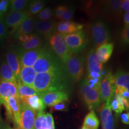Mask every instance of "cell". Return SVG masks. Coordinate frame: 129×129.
<instances>
[{
  "instance_id": "6da1fadb",
  "label": "cell",
  "mask_w": 129,
  "mask_h": 129,
  "mask_svg": "<svg viewBox=\"0 0 129 129\" xmlns=\"http://www.w3.org/2000/svg\"><path fill=\"white\" fill-rule=\"evenodd\" d=\"M70 80L64 68L44 73L37 74L32 87L39 94L49 91H66L69 89Z\"/></svg>"
},
{
  "instance_id": "7a4b0ae2",
  "label": "cell",
  "mask_w": 129,
  "mask_h": 129,
  "mask_svg": "<svg viewBox=\"0 0 129 129\" xmlns=\"http://www.w3.org/2000/svg\"><path fill=\"white\" fill-rule=\"evenodd\" d=\"M32 68L37 74L44 73L63 68V64L48 46L42 47L40 54Z\"/></svg>"
},
{
  "instance_id": "3957f363",
  "label": "cell",
  "mask_w": 129,
  "mask_h": 129,
  "mask_svg": "<svg viewBox=\"0 0 129 129\" xmlns=\"http://www.w3.org/2000/svg\"><path fill=\"white\" fill-rule=\"evenodd\" d=\"M63 68L70 81L78 82L84 75V59L78 54H72L63 63Z\"/></svg>"
},
{
  "instance_id": "277c9868",
  "label": "cell",
  "mask_w": 129,
  "mask_h": 129,
  "mask_svg": "<svg viewBox=\"0 0 129 129\" xmlns=\"http://www.w3.org/2000/svg\"><path fill=\"white\" fill-rule=\"evenodd\" d=\"M66 34L55 32L48 40L49 47L63 64L72 55L64 41Z\"/></svg>"
},
{
  "instance_id": "5b68a950",
  "label": "cell",
  "mask_w": 129,
  "mask_h": 129,
  "mask_svg": "<svg viewBox=\"0 0 129 129\" xmlns=\"http://www.w3.org/2000/svg\"><path fill=\"white\" fill-rule=\"evenodd\" d=\"M90 33L96 48L110 41V32L106 24L103 21L97 20L93 22L90 26Z\"/></svg>"
},
{
  "instance_id": "8992f818",
  "label": "cell",
  "mask_w": 129,
  "mask_h": 129,
  "mask_svg": "<svg viewBox=\"0 0 129 129\" xmlns=\"http://www.w3.org/2000/svg\"><path fill=\"white\" fill-rule=\"evenodd\" d=\"M80 93L90 111H94V109L99 107L102 102L99 91L88 87L85 80H83L81 83Z\"/></svg>"
},
{
  "instance_id": "52a82bcc",
  "label": "cell",
  "mask_w": 129,
  "mask_h": 129,
  "mask_svg": "<svg viewBox=\"0 0 129 129\" xmlns=\"http://www.w3.org/2000/svg\"><path fill=\"white\" fill-rule=\"evenodd\" d=\"M64 41L72 54H78L85 49L87 45V36L84 30L67 34Z\"/></svg>"
},
{
  "instance_id": "ba28073f",
  "label": "cell",
  "mask_w": 129,
  "mask_h": 129,
  "mask_svg": "<svg viewBox=\"0 0 129 129\" xmlns=\"http://www.w3.org/2000/svg\"><path fill=\"white\" fill-rule=\"evenodd\" d=\"M21 101L19 96H12L8 98L3 103L6 109L7 118L13 122L15 128L19 127L20 112Z\"/></svg>"
},
{
  "instance_id": "9c48e42d",
  "label": "cell",
  "mask_w": 129,
  "mask_h": 129,
  "mask_svg": "<svg viewBox=\"0 0 129 129\" xmlns=\"http://www.w3.org/2000/svg\"><path fill=\"white\" fill-rule=\"evenodd\" d=\"M115 88L114 75L110 71H108L101 79L99 90L101 102H110L115 93Z\"/></svg>"
},
{
  "instance_id": "30bf717a",
  "label": "cell",
  "mask_w": 129,
  "mask_h": 129,
  "mask_svg": "<svg viewBox=\"0 0 129 129\" xmlns=\"http://www.w3.org/2000/svg\"><path fill=\"white\" fill-rule=\"evenodd\" d=\"M37 113L21 101L19 127L21 129H35L34 122Z\"/></svg>"
},
{
  "instance_id": "8fae6325",
  "label": "cell",
  "mask_w": 129,
  "mask_h": 129,
  "mask_svg": "<svg viewBox=\"0 0 129 129\" xmlns=\"http://www.w3.org/2000/svg\"><path fill=\"white\" fill-rule=\"evenodd\" d=\"M30 16L31 15L28 11L25 10L20 12H9L4 17V24L7 29L10 28L12 29L10 34H14L21 23Z\"/></svg>"
},
{
  "instance_id": "7c38bea8",
  "label": "cell",
  "mask_w": 129,
  "mask_h": 129,
  "mask_svg": "<svg viewBox=\"0 0 129 129\" xmlns=\"http://www.w3.org/2000/svg\"><path fill=\"white\" fill-rule=\"evenodd\" d=\"M41 47L29 50L17 48L19 62L21 67H32L36 62L41 51Z\"/></svg>"
},
{
  "instance_id": "4fadbf2b",
  "label": "cell",
  "mask_w": 129,
  "mask_h": 129,
  "mask_svg": "<svg viewBox=\"0 0 129 129\" xmlns=\"http://www.w3.org/2000/svg\"><path fill=\"white\" fill-rule=\"evenodd\" d=\"M56 23L53 20L37 21L35 22V34L44 40L49 39L56 32Z\"/></svg>"
},
{
  "instance_id": "5bb4252c",
  "label": "cell",
  "mask_w": 129,
  "mask_h": 129,
  "mask_svg": "<svg viewBox=\"0 0 129 129\" xmlns=\"http://www.w3.org/2000/svg\"><path fill=\"white\" fill-rule=\"evenodd\" d=\"M40 96L45 105L50 107L59 103L66 102L69 98L68 93L66 91H49L40 94Z\"/></svg>"
},
{
  "instance_id": "9a60e30c",
  "label": "cell",
  "mask_w": 129,
  "mask_h": 129,
  "mask_svg": "<svg viewBox=\"0 0 129 129\" xmlns=\"http://www.w3.org/2000/svg\"><path fill=\"white\" fill-rule=\"evenodd\" d=\"M102 129H114V122L110 102H105L102 105L99 109Z\"/></svg>"
},
{
  "instance_id": "2e32d148",
  "label": "cell",
  "mask_w": 129,
  "mask_h": 129,
  "mask_svg": "<svg viewBox=\"0 0 129 129\" xmlns=\"http://www.w3.org/2000/svg\"><path fill=\"white\" fill-rule=\"evenodd\" d=\"M12 96H18L17 83L0 81V105Z\"/></svg>"
},
{
  "instance_id": "e0dca14e",
  "label": "cell",
  "mask_w": 129,
  "mask_h": 129,
  "mask_svg": "<svg viewBox=\"0 0 129 129\" xmlns=\"http://www.w3.org/2000/svg\"><path fill=\"white\" fill-rule=\"evenodd\" d=\"M5 57H6V60H5L6 62H7L8 65L12 69L14 75L17 78L20 72L21 66L19 62L17 49L13 47L8 48L5 54Z\"/></svg>"
},
{
  "instance_id": "ac0fdd59",
  "label": "cell",
  "mask_w": 129,
  "mask_h": 129,
  "mask_svg": "<svg viewBox=\"0 0 129 129\" xmlns=\"http://www.w3.org/2000/svg\"><path fill=\"white\" fill-rule=\"evenodd\" d=\"M84 25L75 23L72 21H64L56 23V32L63 34H71L75 33L83 29Z\"/></svg>"
},
{
  "instance_id": "d6986e66",
  "label": "cell",
  "mask_w": 129,
  "mask_h": 129,
  "mask_svg": "<svg viewBox=\"0 0 129 129\" xmlns=\"http://www.w3.org/2000/svg\"><path fill=\"white\" fill-rule=\"evenodd\" d=\"M114 47V45L112 43H107L96 48L95 54L98 60L101 63H105L109 60L113 53Z\"/></svg>"
},
{
  "instance_id": "ffe728a7",
  "label": "cell",
  "mask_w": 129,
  "mask_h": 129,
  "mask_svg": "<svg viewBox=\"0 0 129 129\" xmlns=\"http://www.w3.org/2000/svg\"><path fill=\"white\" fill-rule=\"evenodd\" d=\"M37 73L32 67H21L17 77V82L23 84L32 86Z\"/></svg>"
},
{
  "instance_id": "44dd1931",
  "label": "cell",
  "mask_w": 129,
  "mask_h": 129,
  "mask_svg": "<svg viewBox=\"0 0 129 129\" xmlns=\"http://www.w3.org/2000/svg\"><path fill=\"white\" fill-rule=\"evenodd\" d=\"M87 73L90 72H96L101 74L104 69L103 64L97 59L94 49L90 50L87 56Z\"/></svg>"
},
{
  "instance_id": "7402d4cb",
  "label": "cell",
  "mask_w": 129,
  "mask_h": 129,
  "mask_svg": "<svg viewBox=\"0 0 129 129\" xmlns=\"http://www.w3.org/2000/svg\"><path fill=\"white\" fill-rule=\"evenodd\" d=\"M0 81L17 84V77L4 59L1 60L0 62Z\"/></svg>"
},
{
  "instance_id": "603a6c76",
  "label": "cell",
  "mask_w": 129,
  "mask_h": 129,
  "mask_svg": "<svg viewBox=\"0 0 129 129\" xmlns=\"http://www.w3.org/2000/svg\"><path fill=\"white\" fill-rule=\"evenodd\" d=\"M20 101L25 103L29 107L37 112L44 111L46 108L40 94L28 97L25 99H20Z\"/></svg>"
},
{
  "instance_id": "cb8c5ba5",
  "label": "cell",
  "mask_w": 129,
  "mask_h": 129,
  "mask_svg": "<svg viewBox=\"0 0 129 129\" xmlns=\"http://www.w3.org/2000/svg\"><path fill=\"white\" fill-rule=\"evenodd\" d=\"M44 40L36 34H31L29 35V39L25 43L20 44L19 48L25 50H29L43 47Z\"/></svg>"
},
{
  "instance_id": "d4e9b609",
  "label": "cell",
  "mask_w": 129,
  "mask_h": 129,
  "mask_svg": "<svg viewBox=\"0 0 129 129\" xmlns=\"http://www.w3.org/2000/svg\"><path fill=\"white\" fill-rule=\"evenodd\" d=\"M35 22L33 17H32L31 16H29L28 18L26 19L21 23L20 26L14 34V37L20 34H31L34 29Z\"/></svg>"
},
{
  "instance_id": "484cf974",
  "label": "cell",
  "mask_w": 129,
  "mask_h": 129,
  "mask_svg": "<svg viewBox=\"0 0 129 129\" xmlns=\"http://www.w3.org/2000/svg\"><path fill=\"white\" fill-rule=\"evenodd\" d=\"M121 0H110L106 1L104 6L105 12L109 15L115 17L120 16L122 13L121 9Z\"/></svg>"
},
{
  "instance_id": "4316f807",
  "label": "cell",
  "mask_w": 129,
  "mask_h": 129,
  "mask_svg": "<svg viewBox=\"0 0 129 129\" xmlns=\"http://www.w3.org/2000/svg\"><path fill=\"white\" fill-rule=\"evenodd\" d=\"M115 87L124 88L129 90V74L124 70H119L114 75Z\"/></svg>"
},
{
  "instance_id": "83f0119b",
  "label": "cell",
  "mask_w": 129,
  "mask_h": 129,
  "mask_svg": "<svg viewBox=\"0 0 129 129\" xmlns=\"http://www.w3.org/2000/svg\"><path fill=\"white\" fill-rule=\"evenodd\" d=\"M17 94L20 99H23L28 97L40 94L32 86L23 84L17 82Z\"/></svg>"
},
{
  "instance_id": "f1b7e54d",
  "label": "cell",
  "mask_w": 129,
  "mask_h": 129,
  "mask_svg": "<svg viewBox=\"0 0 129 129\" xmlns=\"http://www.w3.org/2000/svg\"><path fill=\"white\" fill-rule=\"evenodd\" d=\"M83 125L90 129H98L99 128V121L94 111H90L85 116Z\"/></svg>"
},
{
  "instance_id": "f546056e",
  "label": "cell",
  "mask_w": 129,
  "mask_h": 129,
  "mask_svg": "<svg viewBox=\"0 0 129 129\" xmlns=\"http://www.w3.org/2000/svg\"><path fill=\"white\" fill-rule=\"evenodd\" d=\"M46 2L42 0H35L29 1L28 5V13L30 15L38 14L44 9Z\"/></svg>"
},
{
  "instance_id": "4dcf8cb0",
  "label": "cell",
  "mask_w": 129,
  "mask_h": 129,
  "mask_svg": "<svg viewBox=\"0 0 129 129\" xmlns=\"http://www.w3.org/2000/svg\"><path fill=\"white\" fill-rule=\"evenodd\" d=\"M29 1L28 0H12L10 1V12L24 11L28 7Z\"/></svg>"
},
{
  "instance_id": "1f68e13d",
  "label": "cell",
  "mask_w": 129,
  "mask_h": 129,
  "mask_svg": "<svg viewBox=\"0 0 129 129\" xmlns=\"http://www.w3.org/2000/svg\"><path fill=\"white\" fill-rule=\"evenodd\" d=\"M35 129H48L46 113L44 111L37 112L34 122Z\"/></svg>"
},
{
  "instance_id": "d6a6232c",
  "label": "cell",
  "mask_w": 129,
  "mask_h": 129,
  "mask_svg": "<svg viewBox=\"0 0 129 129\" xmlns=\"http://www.w3.org/2000/svg\"><path fill=\"white\" fill-rule=\"evenodd\" d=\"M53 14L54 12L52 9L50 7H46L37 14V18L39 19L40 21L50 20V19L53 17Z\"/></svg>"
},
{
  "instance_id": "836d02e7",
  "label": "cell",
  "mask_w": 129,
  "mask_h": 129,
  "mask_svg": "<svg viewBox=\"0 0 129 129\" xmlns=\"http://www.w3.org/2000/svg\"><path fill=\"white\" fill-rule=\"evenodd\" d=\"M110 108L111 110L114 111L116 114H120L122 111L125 110L124 106L114 96L110 102Z\"/></svg>"
},
{
  "instance_id": "e575fe53",
  "label": "cell",
  "mask_w": 129,
  "mask_h": 129,
  "mask_svg": "<svg viewBox=\"0 0 129 129\" xmlns=\"http://www.w3.org/2000/svg\"><path fill=\"white\" fill-rule=\"evenodd\" d=\"M9 33L8 29L4 24V17H0V44L7 39Z\"/></svg>"
},
{
  "instance_id": "d590c367",
  "label": "cell",
  "mask_w": 129,
  "mask_h": 129,
  "mask_svg": "<svg viewBox=\"0 0 129 129\" xmlns=\"http://www.w3.org/2000/svg\"><path fill=\"white\" fill-rule=\"evenodd\" d=\"M85 80L86 81L88 87L91 88V89L99 90V91L101 79L88 78V77H87V78L85 79Z\"/></svg>"
},
{
  "instance_id": "8d00e7d4",
  "label": "cell",
  "mask_w": 129,
  "mask_h": 129,
  "mask_svg": "<svg viewBox=\"0 0 129 129\" xmlns=\"http://www.w3.org/2000/svg\"><path fill=\"white\" fill-rule=\"evenodd\" d=\"M74 12H75V9H74V7H68L67 10L63 14V15L60 18V20L62 22L70 21L71 19H72V16L74 15Z\"/></svg>"
},
{
  "instance_id": "74e56055",
  "label": "cell",
  "mask_w": 129,
  "mask_h": 129,
  "mask_svg": "<svg viewBox=\"0 0 129 129\" xmlns=\"http://www.w3.org/2000/svg\"><path fill=\"white\" fill-rule=\"evenodd\" d=\"M68 7L67 6H59L54 10V16L56 18L59 19L63 15V14L67 10Z\"/></svg>"
},
{
  "instance_id": "f35d334b",
  "label": "cell",
  "mask_w": 129,
  "mask_h": 129,
  "mask_svg": "<svg viewBox=\"0 0 129 129\" xmlns=\"http://www.w3.org/2000/svg\"><path fill=\"white\" fill-rule=\"evenodd\" d=\"M50 108L51 112L53 111H64L67 110V104L66 103V102H63L54 105Z\"/></svg>"
},
{
  "instance_id": "ab89813d",
  "label": "cell",
  "mask_w": 129,
  "mask_h": 129,
  "mask_svg": "<svg viewBox=\"0 0 129 129\" xmlns=\"http://www.w3.org/2000/svg\"><path fill=\"white\" fill-rule=\"evenodd\" d=\"M121 41L125 44H128L129 43V26L124 27L121 33Z\"/></svg>"
},
{
  "instance_id": "60d3db41",
  "label": "cell",
  "mask_w": 129,
  "mask_h": 129,
  "mask_svg": "<svg viewBox=\"0 0 129 129\" xmlns=\"http://www.w3.org/2000/svg\"><path fill=\"white\" fill-rule=\"evenodd\" d=\"M10 7V1L1 0L0 1V13L5 14L7 12Z\"/></svg>"
},
{
  "instance_id": "b9f144b4",
  "label": "cell",
  "mask_w": 129,
  "mask_h": 129,
  "mask_svg": "<svg viewBox=\"0 0 129 129\" xmlns=\"http://www.w3.org/2000/svg\"><path fill=\"white\" fill-rule=\"evenodd\" d=\"M46 115L48 129H55L54 119H53L52 114H50V113H47V114H46Z\"/></svg>"
},
{
  "instance_id": "7bdbcfd3",
  "label": "cell",
  "mask_w": 129,
  "mask_h": 129,
  "mask_svg": "<svg viewBox=\"0 0 129 129\" xmlns=\"http://www.w3.org/2000/svg\"><path fill=\"white\" fill-rule=\"evenodd\" d=\"M15 38L20 42V44H22V43H25L28 41L29 39V35L20 34L16 36Z\"/></svg>"
},
{
  "instance_id": "ee69618b",
  "label": "cell",
  "mask_w": 129,
  "mask_h": 129,
  "mask_svg": "<svg viewBox=\"0 0 129 129\" xmlns=\"http://www.w3.org/2000/svg\"><path fill=\"white\" fill-rule=\"evenodd\" d=\"M121 120L123 124L126 125H128L129 124V113L125 112L122 113L120 115Z\"/></svg>"
},
{
  "instance_id": "f6af8a7d",
  "label": "cell",
  "mask_w": 129,
  "mask_h": 129,
  "mask_svg": "<svg viewBox=\"0 0 129 129\" xmlns=\"http://www.w3.org/2000/svg\"><path fill=\"white\" fill-rule=\"evenodd\" d=\"M121 9L122 12H128L129 10V1L128 0H124L122 1L121 5Z\"/></svg>"
},
{
  "instance_id": "bcb514c9",
  "label": "cell",
  "mask_w": 129,
  "mask_h": 129,
  "mask_svg": "<svg viewBox=\"0 0 129 129\" xmlns=\"http://www.w3.org/2000/svg\"><path fill=\"white\" fill-rule=\"evenodd\" d=\"M88 78H100L102 79L101 74L96 72H90L87 73Z\"/></svg>"
},
{
  "instance_id": "7dc6e473",
  "label": "cell",
  "mask_w": 129,
  "mask_h": 129,
  "mask_svg": "<svg viewBox=\"0 0 129 129\" xmlns=\"http://www.w3.org/2000/svg\"><path fill=\"white\" fill-rule=\"evenodd\" d=\"M124 23V27L129 26V12L125 13L123 17Z\"/></svg>"
},
{
  "instance_id": "c3c4849f",
  "label": "cell",
  "mask_w": 129,
  "mask_h": 129,
  "mask_svg": "<svg viewBox=\"0 0 129 129\" xmlns=\"http://www.w3.org/2000/svg\"><path fill=\"white\" fill-rule=\"evenodd\" d=\"M0 129H12L9 125L3 121L1 117H0Z\"/></svg>"
},
{
  "instance_id": "681fc988",
  "label": "cell",
  "mask_w": 129,
  "mask_h": 129,
  "mask_svg": "<svg viewBox=\"0 0 129 129\" xmlns=\"http://www.w3.org/2000/svg\"><path fill=\"white\" fill-rule=\"evenodd\" d=\"M4 17V14L0 13V17Z\"/></svg>"
},
{
  "instance_id": "f907efd6",
  "label": "cell",
  "mask_w": 129,
  "mask_h": 129,
  "mask_svg": "<svg viewBox=\"0 0 129 129\" xmlns=\"http://www.w3.org/2000/svg\"><path fill=\"white\" fill-rule=\"evenodd\" d=\"M81 129H90V128H87V127H85V126H83L82 127V128H81Z\"/></svg>"
},
{
  "instance_id": "816d5d0a",
  "label": "cell",
  "mask_w": 129,
  "mask_h": 129,
  "mask_svg": "<svg viewBox=\"0 0 129 129\" xmlns=\"http://www.w3.org/2000/svg\"><path fill=\"white\" fill-rule=\"evenodd\" d=\"M1 54H0V62H1Z\"/></svg>"
},
{
  "instance_id": "f5cc1de1",
  "label": "cell",
  "mask_w": 129,
  "mask_h": 129,
  "mask_svg": "<svg viewBox=\"0 0 129 129\" xmlns=\"http://www.w3.org/2000/svg\"><path fill=\"white\" fill-rule=\"evenodd\" d=\"M19 129H21V128H19Z\"/></svg>"
}]
</instances>
